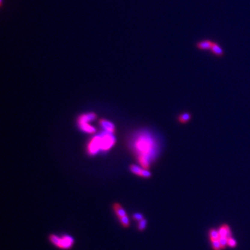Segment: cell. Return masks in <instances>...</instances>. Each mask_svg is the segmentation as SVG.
I'll use <instances>...</instances> for the list:
<instances>
[{
    "label": "cell",
    "mask_w": 250,
    "mask_h": 250,
    "mask_svg": "<svg viewBox=\"0 0 250 250\" xmlns=\"http://www.w3.org/2000/svg\"><path fill=\"white\" fill-rule=\"evenodd\" d=\"M211 240V242L212 243V247L214 250H221L222 249V247H221V245L220 242V240L219 239H210Z\"/></svg>",
    "instance_id": "9a60e30c"
},
{
    "label": "cell",
    "mask_w": 250,
    "mask_h": 250,
    "mask_svg": "<svg viewBox=\"0 0 250 250\" xmlns=\"http://www.w3.org/2000/svg\"><path fill=\"white\" fill-rule=\"evenodd\" d=\"M113 211H114L115 215L117 217L118 220L127 215V213L126 211H125V209L122 206L121 204H119V203H115V204H113Z\"/></svg>",
    "instance_id": "52a82bcc"
},
{
    "label": "cell",
    "mask_w": 250,
    "mask_h": 250,
    "mask_svg": "<svg viewBox=\"0 0 250 250\" xmlns=\"http://www.w3.org/2000/svg\"><path fill=\"white\" fill-rule=\"evenodd\" d=\"M49 240L56 248L62 250H69L72 249L75 244V238L69 234H63L61 236L56 234H50Z\"/></svg>",
    "instance_id": "3957f363"
},
{
    "label": "cell",
    "mask_w": 250,
    "mask_h": 250,
    "mask_svg": "<svg viewBox=\"0 0 250 250\" xmlns=\"http://www.w3.org/2000/svg\"><path fill=\"white\" fill-rule=\"evenodd\" d=\"M210 51H211V52L213 53V55H215V56L217 57H222L224 56V50H223L222 48L220 46V44L216 42H213L212 47Z\"/></svg>",
    "instance_id": "9c48e42d"
},
{
    "label": "cell",
    "mask_w": 250,
    "mask_h": 250,
    "mask_svg": "<svg viewBox=\"0 0 250 250\" xmlns=\"http://www.w3.org/2000/svg\"><path fill=\"white\" fill-rule=\"evenodd\" d=\"M227 244H228V246H229L230 247H235L236 246V241L234 240L231 236V237L228 238Z\"/></svg>",
    "instance_id": "e0dca14e"
},
{
    "label": "cell",
    "mask_w": 250,
    "mask_h": 250,
    "mask_svg": "<svg viewBox=\"0 0 250 250\" xmlns=\"http://www.w3.org/2000/svg\"><path fill=\"white\" fill-rule=\"evenodd\" d=\"M191 119V115L188 113H184L181 114L178 117V120L180 123L186 124Z\"/></svg>",
    "instance_id": "7c38bea8"
},
{
    "label": "cell",
    "mask_w": 250,
    "mask_h": 250,
    "mask_svg": "<svg viewBox=\"0 0 250 250\" xmlns=\"http://www.w3.org/2000/svg\"><path fill=\"white\" fill-rule=\"evenodd\" d=\"M119 222L120 223V224H121V226L123 227L124 229H127L129 228V226H130V220H129V218L128 215L124 216V217L122 218L119 219Z\"/></svg>",
    "instance_id": "4fadbf2b"
},
{
    "label": "cell",
    "mask_w": 250,
    "mask_h": 250,
    "mask_svg": "<svg viewBox=\"0 0 250 250\" xmlns=\"http://www.w3.org/2000/svg\"><path fill=\"white\" fill-rule=\"evenodd\" d=\"M99 124L100 127H101L105 131L114 134L115 131V124H113L112 122L108 121V120L105 119H101L99 120Z\"/></svg>",
    "instance_id": "8992f818"
},
{
    "label": "cell",
    "mask_w": 250,
    "mask_h": 250,
    "mask_svg": "<svg viewBox=\"0 0 250 250\" xmlns=\"http://www.w3.org/2000/svg\"><path fill=\"white\" fill-rule=\"evenodd\" d=\"M143 218V215H142L141 213H135L134 214H133V219L136 220V222H139V221L142 220Z\"/></svg>",
    "instance_id": "2e32d148"
},
{
    "label": "cell",
    "mask_w": 250,
    "mask_h": 250,
    "mask_svg": "<svg viewBox=\"0 0 250 250\" xmlns=\"http://www.w3.org/2000/svg\"><path fill=\"white\" fill-rule=\"evenodd\" d=\"M213 41L211 40H204V41H201L197 42L196 43V47L200 50H211L213 44Z\"/></svg>",
    "instance_id": "ba28073f"
},
{
    "label": "cell",
    "mask_w": 250,
    "mask_h": 250,
    "mask_svg": "<svg viewBox=\"0 0 250 250\" xmlns=\"http://www.w3.org/2000/svg\"><path fill=\"white\" fill-rule=\"evenodd\" d=\"M79 129L82 131L87 133H94L96 132V129L92 125H90L89 123L86 124H79Z\"/></svg>",
    "instance_id": "8fae6325"
},
{
    "label": "cell",
    "mask_w": 250,
    "mask_h": 250,
    "mask_svg": "<svg viewBox=\"0 0 250 250\" xmlns=\"http://www.w3.org/2000/svg\"><path fill=\"white\" fill-rule=\"evenodd\" d=\"M147 222L145 219H142L139 222H137V228L139 230V231H143V230L145 229L146 227H147Z\"/></svg>",
    "instance_id": "5bb4252c"
},
{
    "label": "cell",
    "mask_w": 250,
    "mask_h": 250,
    "mask_svg": "<svg viewBox=\"0 0 250 250\" xmlns=\"http://www.w3.org/2000/svg\"><path fill=\"white\" fill-rule=\"evenodd\" d=\"M133 147L140 166L149 169L158 151V143L155 138L149 132L143 131L136 136Z\"/></svg>",
    "instance_id": "6da1fadb"
},
{
    "label": "cell",
    "mask_w": 250,
    "mask_h": 250,
    "mask_svg": "<svg viewBox=\"0 0 250 250\" xmlns=\"http://www.w3.org/2000/svg\"><path fill=\"white\" fill-rule=\"evenodd\" d=\"M129 169L131 172L134 175L137 176H140L141 177L144 178H149L151 177V174L150 172L149 171V169H145L143 167H141L140 166H136L135 164L131 165L130 167H129Z\"/></svg>",
    "instance_id": "277c9868"
},
{
    "label": "cell",
    "mask_w": 250,
    "mask_h": 250,
    "mask_svg": "<svg viewBox=\"0 0 250 250\" xmlns=\"http://www.w3.org/2000/svg\"><path fill=\"white\" fill-rule=\"evenodd\" d=\"M96 118H97V115L95 113L90 112L88 113H84V114L81 115L78 117V124L90 123V122L94 121Z\"/></svg>",
    "instance_id": "5b68a950"
},
{
    "label": "cell",
    "mask_w": 250,
    "mask_h": 250,
    "mask_svg": "<svg viewBox=\"0 0 250 250\" xmlns=\"http://www.w3.org/2000/svg\"><path fill=\"white\" fill-rule=\"evenodd\" d=\"M116 139L113 133L104 131L95 135L89 141L87 145V151L89 155H95L99 151H106L112 148L115 144Z\"/></svg>",
    "instance_id": "7a4b0ae2"
},
{
    "label": "cell",
    "mask_w": 250,
    "mask_h": 250,
    "mask_svg": "<svg viewBox=\"0 0 250 250\" xmlns=\"http://www.w3.org/2000/svg\"><path fill=\"white\" fill-rule=\"evenodd\" d=\"M219 238H227L231 237V231L230 230L228 225L224 224L221 226L218 230Z\"/></svg>",
    "instance_id": "30bf717a"
}]
</instances>
